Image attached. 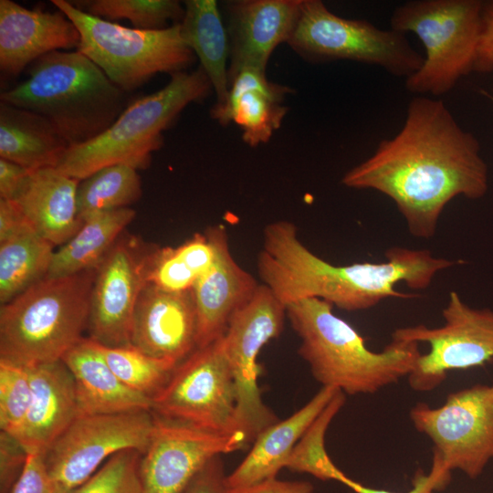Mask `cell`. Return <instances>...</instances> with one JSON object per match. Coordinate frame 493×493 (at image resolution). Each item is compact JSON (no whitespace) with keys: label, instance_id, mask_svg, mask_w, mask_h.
I'll return each mask as SVG.
<instances>
[{"label":"cell","instance_id":"obj_1","mask_svg":"<svg viewBox=\"0 0 493 493\" xmlns=\"http://www.w3.org/2000/svg\"><path fill=\"white\" fill-rule=\"evenodd\" d=\"M349 188L388 196L408 232L430 239L446 205L457 196L480 199L488 190V167L480 144L462 129L446 104L415 96L400 131L341 178Z\"/></svg>","mask_w":493,"mask_h":493},{"label":"cell","instance_id":"obj_2","mask_svg":"<svg viewBox=\"0 0 493 493\" xmlns=\"http://www.w3.org/2000/svg\"><path fill=\"white\" fill-rule=\"evenodd\" d=\"M385 261L333 265L310 251L299 238L296 226L281 220L267 224L257 257L264 285L287 306L304 299H322L333 307L357 311L371 309L388 298L413 299L396 284L427 288L435 276L462 261L433 256L426 249L393 246Z\"/></svg>","mask_w":493,"mask_h":493},{"label":"cell","instance_id":"obj_3","mask_svg":"<svg viewBox=\"0 0 493 493\" xmlns=\"http://www.w3.org/2000/svg\"><path fill=\"white\" fill-rule=\"evenodd\" d=\"M287 317L300 339L299 354L322 387L348 394H371L413 372L419 343L392 339L380 351L370 350L362 335L319 299L288 304Z\"/></svg>","mask_w":493,"mask_h":493},{"label":"cell","instance_id":"obj_4","mask_svg":"<svg viewBox=\"0 0 493 493\" xmlns=\"http://www.w3.org/2000/svg\"><path fill=\"white\" fill-rule=\"evenodd\" d=\"M124 92L79 51H53L33 62L28 77L0 101L47 119L70 146L108 130L124 110Z\"/></svg>","mask_w":493,"mask_h":493},{"label":"cell","instance_id":"obj_5","mask_svg":"<svg viewBox=\"0 0 493 493\" xmlns=\"http://www.w3.org/2000/svg\"><path fill=\"white\" fill-rule=\"evenodd\" d=\"M97 269L46 278L1 305L0 361L32 367L62 360L88 330Z\"/></svg>","mask_w":493,"mask_h":493},{"label":"cell","instance_id":"obj_6","mask_svg":"<svg viewBox=\"0 0 493 493\" xmlns=\"http://www.w3.org/2000/svg\"><path fill=\"white\" fill-rule=\"evenodd\" d=\"M212 90L201 67L173 74L164 88L126 107L100 135L68 147L55 168L78 181L112 164L144 169L150 165L152 153L163 143V131L188 104L205 99Z\"/></svg>","mask_w":493,"mask_h":493},{"label":"cell","instance_id":"obj_7","mask_svg":"<svg viewBox=\"0 0 493 493\" xmlns=\"http://www.w3.org/2000/svg\"><path fill=\"white\" fill-rule=\"evenodd\" d=\"M480 0H413L397 6L391 28L412 32L425 48L419 70L405 79L417 96H441L474 71L481 31Z\"/></svg>","mask_w":493,"mask_h":493},{"label":"cell","instance_id":"obj_8","mask_svg":"<svg viewBox=\"0 0 493 493\" xmlns=\"http://www.w3.org/2000/svg\"><path fill=\"white\" fill-rule=\"evenodd\" d=\"M51 2L79 30L77 50L123 92L141 87L155 74L183 72L194 60L179 23L158 30L130 28L92 16L69 1Z\"/></svg>","mask_w":493,"mask_h":493},{"label":"cell","instance_id":"obj_9","mask_svg":"<svg viewBox=\"0 0 493 493\" xmlns=\"http://www.w3.org/2000/svg\"><path fill=\"white\" fill-rule=\"evenodd\" d=\"M287 43L315 62L353 60L405 79L419 70L425 59L404 33L381 29L367 20L339 16L320 0H301Z\"/></svg>","mask_w":493,"mask_h":493},{"label":"cell","instance_id":"obj_10","mask_svg":"<svg viewBox=\"0 0 493 493\" xmlns=\"http://www.w3.org/2000/svg\"><path fill=\"white\" fill-rule=\"evenodd\" d=\"M222 337L177 364L152 397L155 415L216 434L239 431L236 383Z\"/></svg>","mask_w":493,"mask_h":493},{"label":"cell","instance_id":"obj_11","mask_svg":"<svg viewBox=\"0 0 493 493\" xmlns=\"http://www.w3.org/2000/svg\"><path fill=\"white\" fill-rule=\"evenodd\" d=\"M409 417L449 471L460 470L474 479L493 459V383L450 393L437 407L418 403Z\"/></svg>","mask_w":493,"mask_h":493},{"label":"cell","instance_id":"obj_12","mask_svg":"<svg viewBox=\"0 0 493 493\" xmlns=\"http://www.w3.org/2000/svg\"><path fill=\"white\" fill-rule=\"evenodd\" d=\"M443 325L424 324L394 330L392 339L425 342L429 351L421 353L408 375L412 389L428 392L438 387L449 372L482 366L493 360V309L467 305L450 291L442 310Z\"/></svg>","mask_w":493,"mask_h":493},{"label":"cell","instance_id":"obj_13","mask_svg":"<svg viewBox=\"0 0 493 493\" xmlns=\"http://www.w3.org/2000/svg\"><path fill=\"white\" fill-rule=\"evenodd\" d=\"M286 305L260 284L252 298L232 316L222 337L236 389V422L249 444L278 421L263 403L257 379V355L263 346L283 330Z\"/></svg>","mask_w":493,"mask_h":493},{"label":"cell","instance_id":"obj_14","mask_svg":"<svg viewBox=\"0 0 493 493\" xmlns=\"http://www.w3.org/2000/svg\"><path fill=\"white\" fill-rule=\"evenodd\" d=\"M155 426L152 411L78 416L44 454L52 478L74 491L113 455L136 450L142 455Z\"/></svg>","mask_w":493,"mask_h":493},{"label":"cell","instance_id":"obj_15","mask_svg":"<svg viewBox=\"0 0 493 493\" xmlns=\"http://www.w3.org/2000/svg\"><path fill=\"white\" fill-rule=\"evenodd\" d=\"M158 248L125 232L117 239L97 269L88 338L108 347L131 345L133 312Z\"/></svg>","mask_w":493,"mask_h":493},{"label":"cell","instance_id":"obj_16","mask_svg":"<svg viewBox=\"0 0 493 493\" xmlns=\"http://www.w3.org/2000/svg\"><path fill=\"white\" fill-rule=\"evenodd\" d=\"M246 435L216 434L155 415L147 450L142 455V493H183L213 457L245 449Z\"/></svg>","mask_w":493,"mask_h":493},{"label":"cell","instance_id":"obj_17","mask_svg":"<svg viewBox=\"0 0 493 493\" xmlns=\"http://www.w3.org/2000/svg\"><path fill=\"white\" fill-rule=\"evenodd\" d=\"M196 339L193 288L171 292L147 283L133 312L131 345L154 358L179 363L196 349Z\"/></svg>","mask_w":493,"mask_h":493},{"label":"cell","instance_id":"obj_18","mask_svg":"<svg viewBox=\"0 0 493 493\" xmlns=\"http://www.w3.org/2000/svg\"><path fill=\"white\" fill-rule=\"evenodd\" d=\"M301 0H241L229 4L230 80L246 68L266 72L274 49L288 42Z\"/></svg>","mask_w":493,"mask_h":493},{"label":"cell","instance_id":"obj_19","mask_svg":"<svg viewBox=\"0 0 493 493\" xmlns=\"http://www.w3.org/2000/svg\"><path fill=\"white\" fill-rule=\"evenodd\" d=\"M207 230L216 255L213 265L193 288L197 312L196 349L221 338L234 313L252 298L260 285L233 257L226 228L219 225Z\"/></svg>","mask_w":493,"mask_h":493},{"label":"cell","instance_id":"obj_20","mask_svg":"<svg viewBox=\"0 0 493 493\" xmlns=\"http://www.w3.org/2000/svg\"><path fill=\"white\" fill-rule=\"evenodd\" d=\"M80 40L73 22L60 10L27 9L12 0H0V69L18 76L42 56L78 48Z\"/></svg>","mask_w":493,"mask_h":493},{"label":"cell","instance_id":"obj_21","mask_svg":"<svg viewBox=\"0 0 493 493\" xmlns=\"http://www.w3.org/2000/svg\"><path fill=\"white\" fill-rule=\"evenodd\" d=\"M32 400L13 435L26 453L45 454L78 417L73 376L62 360L26 367Z\"/></svg>","mask_w":493,"mask_h":493},{"label":"cell","instance_id":"obj_22","mask_svg":"<svg viewBox=\"0 0 493 493\" xmlns=\"http://www.w3.org/2000/svg\"><path fill=\"white\" fill-rule=\"evenodd\" d=\"M292 92L287 86L269 81L266 72L246 68L229 82L226 100L215 104L211 117L220 124L236 123L245 143L256 147L269 141L288 108L282 104Z\"/></svg>","mask_w":493,"mask_h":493},{"label":"cell","instance_id":"obj_23","mask_svg":"<svg viewBox=\"0 0 493 493\" xmlns=\"http://www.w3.org/2000/svg\"><path fill=\"white\" fill-rule=\"evenodd\" d=\"M79 183L55 167L41 168L31 172L12 201L39 236L60 246L83 225L77 208Z\"/></svg>","mask_w":493,"mask_h":493},{"label":"cell","instance_id":"obj_24","mask_svg":"<svg viewBox=\"0 0 493 493\" xmlns=\"http://www.w3.org/2000/svg\"><path fill=\"white\" fill-rule=\"evenodd\" d=\"M75 383L78 416L152 411V398L124 384L84 337L62 358Z\"/></svg>","mask_w":493,"mask_h":493},{"label":"cell","instance_id":"obj_25","mask_svg":"<svg viewBox=\"0 0 493 493\" xmlns=\"http://www.w3.org/2000/svg\"><path fill=\"white\" fill-rule=\"evenodd\" d=\"M338 389L321 387L300 409L264 429L243 461L226 476L227 488H237L277 477L294 446L323 411Z\"/></svg>","mask_w":493,"mask_h":493},{"label":"cell","instance_id":"obj_26","mask_svg":"<svg viewBox=\"0 0 493 493\" xmlns=\"http://www.w3.org/2000/svg\"><path fill=\"white\" fill-rule=\"evenodd\" d=\"M68 147L47 119L0 101V158L36 171L56 167Z\"/></svg>","mask_w":493,"mask_h":493},{"label":"cell","instance_id":"obj_27","mask_svg":"<svg viewBox=\"0 0 493 493\" xmlns=\"http://www.w3.org/2000/svg\"><path fill=\"white\" fill-rule=\"evenodd\" d=\"M179 24L184 43L199 58L213 86L215 104L224 103L229 91V43L216 1H184V15Z\"/></svg>","mask_w":493,"mask_h":493},{"label":"cell","instance_id":"obj_28","mask_svg":"<svg viewBox=\"0 0 493 493\" xmlns=\"http://www.w3.org/2000/svg\"><path fill=\"white\" fill-rule=\"evenodd\" d=\"M136 212L121 207L95 213L80 229L55 251L47 278H62L97 268Z\"/></svg>","mask_w":493,"mask_h":493},{"label":"cell","instance_id":"obj_29","mask_svg":"<svg viewBox=\"0 0 493 493\" xmlns=\"http://www.w3.org/2000/svg\"><path fill=\"white\" fill-rule=\"evenodd\" d=\"M55 246L27 226L0 242V304L47 278Z\"/></svg>","mask_w":493,"mask_h":493},{"label":"cell","instance_id":"obj_30","mask_svg":"<svg viewBox=\"0 0 493 493\" xmlns=\"http://www.w3.org/2000/svg\"><path fill=\"white\" fill-rule=\"evenodd\" d=\"M215 246L209 231L196 233L176 247H159L148 283L171 292L192 289L213 265Z\"/></svg>","mask_w":493,"mask_h":493},{"label":"cell","instance_id":"obj_31","mask_svg":"<svg viewBox=\"0 0 493 493\" xmlns=\"http://www.w3.org/2000/svg\"><path fill=\"white\" fill-rule=\"evenodd\" d=\"M142 194L137 169L125 163L103 167L79 181L77 189L78 216H88L136 203Z\"/></svg>","mask_w":493,"mask_h":493},{"label":"cell","instance_id":"obj_32","mask_svg":"<svg viewBox=\"0 0 493 493\" xmlns=\"http://www.w3.org/2000/svg\"><path fill=\"white\" fill-rule=\"evenodd\" d=\"M95 345L124 384L151 398L166 383L178 364L150 356L132 345L108 347L97 342Z\"/></svg>","mask_w":493,"mask_h":493},{"label":"cell","instance_id":"obj_33","mask_svg":"<svg viewBox=\"0 0 493 493\" xmlns=\"http://www.w3.org/2000/svg\"><path fill=\"white\" fill-rule=\"evenodd\" d=\"M345 393L338 390L327 406L308 427L294 446L285 468L307 473L320 480H335L343 473L332 462L325 449L327 429L343 406Z\"/></svg>","mask_w":493,"mask_h":493},{"label":"cell","instance_id":"obj_34","mask_svg":"<svg viewBox=\"0 0 493 493\" xmlns=\"http://www.w3.org/2000/svg\"><path fill=\"white\" fill-rule=\"evenodd\" d=\"M75 5L100 18L127 19L142 30L166 28L169 21L181 22L184 15V7L175 0H91Z\"/></svg>","mask_w":493,"mask_h":493},{"label":"cell","instance_id":"obj_35","mask_svg":"<svg viewBox=\"0 0 493 493\" xmlns=\"http://www.w3.org/2000/svg\"><path fill=\"white\" fill-rule=\"evenodd\" d=\"M32 400L28 369L0 361V428L14 435L23 423Z\"/></svg>","mask_w":493,"mask_h":493},{"label":"cell","instance_id":"obj_36","mask_svg":"<svg viewBox=\"0 0 493 493\" xmlns=\"http://www.w3.org/2000/svg\"><path fill=\"white\" fill-rule=\"evenodd\" d=\"M141 458L136 450L113 455L73 493H142Z\"/></svg>","mask_w":493,"mask_h":493},{"label":"cell","instance_id":"obj_37","mask_svg":"<svg viewBox=\"0 0 493 493\" xmlns=\"http://www.w3.org/2000/svg\"><path fill=\"white\" fill-rule=\"evenodd\" d=\"M49 475L44 455L27 453L24 467L9 493H73Z\"/></svg>","mask_w":493,"mask_h":493},{"label":"cell","instance_id":"obj_38","mask_svg":"<svg viewBox=\"0 0 493 493\" xmlns=\"http://www.w3.org/2000/svg\"><path fill=\"white\" fill-rule=\"evenodd\" d=\"M450 472L438 457L433 456L430 472L428 474L416 473L413 481V488L405 493H433L434 490L442 489L451 479ZM338 482L345 485L355 493H396L366 487L351 479L344 473L341 475Z\"/></svg>","mask_w":493,"mask_h":493},{"label":"cell","instance_id":"obj_39","mask_svg":"<svg viewBox=\"0 0 493 493\" xmlns=\"http://www.w3.org/2000/svg\"><path fill=\"white\" fill-rule=\"evenodd\" d=\"M27 453L12 435L0 432V477L2 493L10 492L26 463Z\"/></svg>","mask_w":493,"mask_h":493},{"label":"cell","instance_id":"obj_40","mask_svg":"<svg viewBox=\"0 0 493 493\" xmlns=\"http://www.w3.org/2000/svg\"><path fill=\"white\" fill-rule=\"evenodd\" d=\"M222 455L210 459L194 476L183 493H227Z\"/></svg>","mask_w":493,"mask_h":493},{"label":"cell","instance_id":"obj_41","mask_svg":"<svg viewBox=\"0 0 493 493\" xmlns=\"http://www.w3.org/2000/svg\"><path fill=\"white\" fill-rule=\"evenodd\" d=\"M493 70V0L483 1L481 31L474 71L487 73Z\"/></svg>","mask_w":493,"mask_h":493},{"label":"cell","instance_id":"obj_42","mask_svg":"<svg viewBox=\"0 0 493 493\" xmlns=\"http://www.w3.org/2000/svg\"><path fill=\"white\" fill-rule=\"evenodd\" d=\"M31 172L16 163L0 158V199L14 200Z\"/></svg>","mask_w":493,"mask_h":493},{"label":"cell","instance_id":"obj_43","mask_svg":"<svg viewBox=\"0 0 493 493\" xmlns=\"http://www.w3.org/2000/svg\"><path fill=\"white\" fill-rule=\"evenodd\" d=\"M313 485L305 480L267 479L246 487L227 489V493H313Z\"/></svg>","mask_w":493,"mask_h":493},{"label":"cell","instance_id":"obj_44","mask_svg":"<svg viewBox=\"0 0 493 493\" xmlns=\"http://www.w3.org/2000/svg\"><path fill=\"white\" fill-rule=\"evenodd\" d=\"M27 226L26 219L14 201L0 199V242Z\"/></svg>","mask_w":493,"mask_h":493},{"label":"cell","instance_id":"obj_45","mask_svg":"<svg viewBox=\"0 0 493 493\" xmlns=\"http://www.w3.org/2000/svg\"><path fill=\"white\" fill-rule=\"evenodd\" d=\"M483 93H484L488 98H489L491 100H493V95L489 94L488 92H485V91H483Z\"/></svg>","mask_w":493,"mask_h":493}]
</instances>
